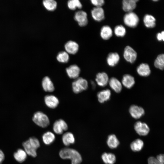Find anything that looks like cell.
<instances>
[{
	"mask_svg": "<svg viewBox=\"0 0 164 164\" xmlns=\"http://www.w3.org/2000/svg\"><path fill=\"white\" fill-rule=\"evenodd\" d=\"M138 0H124L122 1V9L125 12H132L136 6Z\"/></svg>",
	"mask_w": 164,
	"mask_h": 164,
	"instance_id": "2e32d148",
	"label": "cell"
},
{
	"mask_svg": "<svg viewBox=\"0 0 164 164\" xmlns=\"http://www.w3.org/2000/svg\"><path fill=\"white\" fill-rule=\"evenodd\" d=\"M32 120L37 125L43 128L47 127L50 124V121L47 116L41 111L37 112L34 114Z\"/></svg>",
	"mask_w": 164,
	"mask_h": 164,
	"instance_id": "3957f363",
	"label": "cell"
},
{
	"mask_svg": "<svg viewBox=\"0 0 164 164\" xmlns=\"http://www.w3.org/2000/svg\"><path fill=\"white\" fill-rule=\"evenodd\" d=\"M122 83L125 87L130 88L134 85L135 80L132 76L126 74L123 76L122 80Z\"/></svg>",
	"mask_w": 164,
	"mask_h": 164,
	"instance_id": "603a6c76",
	"label": "cell"
},
{
	"mask_svg": "<svg viewBox=\"0 0 164 164\" xmlns=\"http://www.w3.org/2000/svg\"><path fill=\"white\" fill-rule=\"evenodd\" d=\"M154 65L155 67L160 70H163L164 67V55L161 54L159 55L155 59Z\"/></svg>",
	"mask_w": 164,
	"mask_h": 164,
	"instance_id": "d6a6232c",
	"label": "cell"
},
{
	"mask_svg": "<svg viewBox=\"0 0 164 164\" xmlns=\"http://www.w3.org/2000/svg\"><path fill=\"white\" fill-rule=\"evenodd\" d=\"M120 60V56L116 52L110 53L107 58V62L110 66L113 67L116 66Z\"/></svg>",
	"mask_w": 164,
	"mask_h": 164,
	"instance_id": "d6986e66",
	"label": "cell"
},
{
	"mask_svg": "<svg viewBox=\"0 0 164 164\" xmlns=\"http://www.w3.org/2000/svg\"><path fill=\"white\" fill-rule=\"evenodd\" d=\"M91 4L95 6V7H101L104 3V0H91Z\"/></svg>",
	"mask_w": 164,
	"mask_h": 164,
	"instance_id": "d590c367",
	"label": "cell"
},
{
	"mask_svg": "<svg viewBox=\"0 0 164 164\" xmlns=\"http://www.w3.org/2000/svg\"><path fill=\"white\" fill-rule=\"evenodd\" d=\"M72 86L73 92L78 94L87 89L88 83L85 79L79 77L73 82Z\"/></svg>",
	"mask_w": 164,
	"mask_h": 164,
	"instance_id": "277c9868",
	"label": "cell"
},
{
	"mask_svg": "<svg viewBox=\"0 0 164 164\" xmlns=\"http://www.w3.org/2000/svg\"><path fill=\"white\" fill-rule=\"evenodd\" d=\"M55 136L52 132L48 131L43 135L42 140L43 143L46 145H50L54 141Z\"/></svg>",
	"mask_w": 164,
	"mask_h": 164,
	"instance_id": "f1b7e54d",
	"label": "cell"
},
{
	"mask_svg": "<svg viewBox=\"0 0 164 164\" xmlns=\"http://www.w3.org/2000/svg\"><path fill=\"white\" fill-rule=\"evenodd\" d=\"M66 71L69 77L71 79H76L79 77L80 70L77 65H70L66 68Z\"/></svg>",
	"mask_w": 164,
	"mask_h": 164,
	"instance_id": "30bf717a",
	"label": "cell"
},
{
	"mask_svg": "<svg viewBox=\"0 0 164 164\" xmlns=\"http://www.w3.org/2000/svg\"><path fill=\"white\" fill-rule=\"evenodd\" d=\"M74 18L80 27L85 26L88 23L87 14L84 11L79 10L76 12L74 14Z\"/></svg>",
	"mask_w": 164,
	"mask_h": 164,
	"instance_id": "52a82bcc",
	"label": "cell"
},
{
	"mask_svg": "<svg viewBox=\"0 0 164 164\" xmlns=\"http://www.w3.org/2000/svg\"><path fill=\"white\" fill-rule=\"evenodd\" d=\"M138 74L142 77H147L151 73V70L149 65L146 63H142L137 68Z\"/></svg>",
	"mask_w": 164,
	"mask_h": 164,
	"instance_id": "ac0fdd59",
	"label": "cell"
},
{
	"mask_svg": "<svg viewBox=\"0 0 164 164\" xmlns=\"http://www.w3.org/2000/svg\"><path fill=\"white\" fill-rule=\"evenodd\" d=\"M63 144L66 146H68L74 143L75 139L73 134L70 132H67L64 133L62 138Z\"/></svg>",
	"mask_w": 164,
	"mask_h": 164,
	"instance_id": "cb8c5ba5",
	"label": "cell"
},
{
	"mask_svg": "<svg viewBox=\"0 0 164 164\" xmlns=\"http://www.w3.org/2000/svg\"><path fill=\"white\" fill-rule=\"evenodd\" d=\"M113 32L111 28L109 26L105 25L102 27L101 29L100 35L103 39L107 40L112 36Z\"/></svg>",
	"mask_w": 164,
	"mask_h": 164,
	"instance_id": "44dd1931",
	"label": "cell"
},
{
	"mask_svg": "<svg viewBox=\"0 0 164 164\" xmlns=\"http://www.w3.org/2000/svg\"><path fill=\"white\" fill-rule=\"evenodd\" d=\"M109 85L111 88L116 93L120 92L122 88L121 83L116 78L111 77L109 80Z\"/></svg>",
	"mask_w": 164,
	"mask_h": 164,
	"instance_id": "ffe728a7",
	"label": "cell"
},
{
	"mask_svg": "<svg viewBox=\"0 0 164 164\" xmlns=\"http://www.w3.org/2000/svg\"><path fill=\"white\" fill-rule=\"evenodd\" d=\"M144 143L143 141L139 138L133 141L131 144L130 147L132 150L134 152L141 151L143 148Z\"/></svg>",
	"mask_w": 164,
	"mask_h": 164,
	"instance_id": "f546056e",
	"label": "cell"
},
{
	"mask_svg": "<svg viewBox=\"0 0 164 164\" xmlns=\"http://www.w3.org/2000/svg\"><path fill=\"white\" fill-rule=\"evenodd\" d=\"M64 48L68 54H75L78 51L79 46L76 42L69 40L65 44Z\"/></svg>",
	"mask_w": 164,
	"mask_h": 164,
	"instance_id": "7c38bea8",
	"label": "cell"
},
{
	"mask_svg": "<svg viewBox=\"0 0 164 164\" xmlns=\"http://www.w3.org/2000/svg\"><path fill=\"white\" fill-rule=\"evenodd\" d=\"M148 164H163L160 162L156 158L153 156L149 157L148 159Z\"/></svg>",
	"mask_w": 164,
	"mask_h": 164,
	"instance_id": "8d00e7d4",
	"label": "cell"
},
{
	"mask_svg": "<svg viewBox=\"0 0 164 164\" xmlns=\"http://www.w3.org/2000/svg\"><path fill=\"white\" fill-rule=\"evenodd\" d=\"M67 5L68 8L72 10H75L76 9H81L82 5L79 0H70L67 2Z\"/></svg>",
	"mask_w": 164,
	"mask_h": 164,
	"instance_id": "836d02e7",
	"label": "cell"
},
{
	"mask_svg": "<svg viewBox=\"0 0 164 164\" xmlns=\"http://www.w3.org/2000/svg\"><path fill=\"white\" fill-rule=\"evenodd\" d=\"M59 155L63 159H70L71 164H80L82 161L80 153L76 150L70 148H66L61 149Z\"/></svg>",
	"mask_w": 164,
	"mask_h": 164,
	"instance_id": "6da1fadb",
	"label": "cell"
},
{
	"mask_svg": "<svg viewBox=\"0 0 164 164\" xmlns=\"http://www.w3.org/2000/svg\"><path fill=\"white\" fill-rule=\"evenodd\" d=\"M91 83L93 87L94 88H95V85L94 82L92 81Z\"/></svg>",
	"mask_w": 164,
	"mask_h": 164,
	"instance_id": "60d3db41",
	"label": "cell"
},
{
	"mask_svg": "<svg viewBox=\"0 0 164 164\" xmlns=\"http://www.w3.org/2000/svg\"><path fill=\"white\" fill-rule=\"evenodd\" d=\"M92 17L95 21L100 22L104 18V11L101 7H95L91 11Z\"/></svg>",
	"mask_w": 164,
	"mask_h": 164,
	"instance_id": "5bb4252c",
	"label": "cell"
},
{
	"mask_svg": "<svg viewBox=\"0 0 164 164\" xmlns=\"http://www.w3.org/2000/svg\"><path fill=\"white\" fill-rule=\"evenodd\" d=\"M57 60L59 62L63 63H67L69 60V56L65 51H62L59 52L56 57Z\"/></svg>",
	"mask_w": 164,
	"mask_h": 164,
	"instance_id": "1f68e13d",
	"label": "cell"
},
{
	"mask_svg": "<svg viewBox=\"0 0 164 164\" xmlns=\"http://www.w3.org/2000/svg\"><path fill=\"white\" fill-rule=\"evenodd\" d=\"M44 101L46 105L49 108L54 109L57 107L59 101L58 98L53 95H48L44 97Z\"/></svg>",
	"mask_w": 164,
	"mask_h": 164,
	"instance_id": "4fadbf2b",
	"label": "cell"
},
{
	"mask_svg": "<svg viewBox=\"0 0 164 164\" xmlns=\"http://www.w3.org/2000/svg\"><path fill=\"white\" fill-rule=\"evenodd\" d=\"M156 20L152 15H145L143 18V22L145 26L148 28H152L155 27L156 25Z\"/></svg>",
	"mask_w": 164,
	"mask_h": 164,
	"instance_id": "83f0119b",
	"label": "cell"
},
{
	"mask_svg": "<svg viewBox=\"0 0 164 164\" xmlns=\"http://www.w3.org/2000/svg\"><path fill=\"white\" fill-rule=\"evenodd\" d=\"M24 150L27 155L33 157L37 155V150L40 146V143L38 139L32 137L29 138L22 144Z\"/></svg>",
	"mask_w": 164,
	"mask_h": 164,
	"instance_id": "7a4b0ae2",
	"label": "cell"
},
{
	"mask_svg": "<svg viewBox=\"0 0 164 164\" xmlns=\"http://www.w3.org/2000/svg\"><path fill=\"white\" fill-rule=\"evenodd\" d=\"M107 143L111 149L117 148L119 144V141L115 135L111 134L108 136L107 140Z\"/></svg>",
	"mask_w": 164,
	"mask_h": 164,
	"instance_id": "484cf974",
	"label": "cell"
},
{
	"mask_svg": "<svg viewBox=\"0 0 164 164\" xmlns=\"http://www.w3.org/2000/svg\"><path fill=\"white\" fill-rule=\"evenodd\" d=\"M156 158L160 162L164 164V157L163 154H160L157 155Z\"/></svg>",
	"mask_w": 164,
	"mask_h": 164,
	"instance_id": "f35d334b",
	"label": "cell"
},
{
	"mask_svg": "<svg viewBox=\"0 0 164 164\" xmlns=\"http://www.w3.org/2000/svg\"><path fill=\"white\" fill-rule=\"evenodd\" d=\"M43 3L45 8L50 11L55 10L57 7V2L54 0H45Z\"/></svg>",
	"mask_w": 164,
	"mask_h": 164,
	"instance_id": "4dcf8cb0",
	"label": "cell"
},
{
	"mask_svg": "<svg viewBox=\"0 0 164 164\" xmlns=\"http://www.w3.org/2000/svg\"><path fill=\"white\" fill-rule=\"evenodd\" d=\"M68 126L66 122L63 119H59L54 122L53 130L54 132L57 134H61L68 129Z\"/></svg>",
	"mask_w": 164,
	"mask_h": 164,
	"instance_id": "ba28073f",
	"label": "cell"
},
{
	"mask_svg": "<svg viewBox=\"0 0 164 164\" xmlns=\"http://www.w3.org/2000/svg\"><path fill=\"white\" fill-rule=\"evenodd\" d=\"M129 112L132 117L136 119L140 118L145 114V111L142 108L135 105L130 106Z\"/></svg>",
	"mask_w": 164,
	"mask_h": 164,
	"instance_id": "8fae6325",
	"label": "cell"
},
{
	"mask_svg": "<svg viewBox=\"0 0 164 164\" xmlns=\"http://www.w3.org/2000/svg\"><path fill=\"white\" fill-rule=\"evenodd\" d=\"M95 80L98 85L103 87L107 84L109 80L107 74L102 72L99 73L96 75Z\"/></svg>",
	"mask_w": 164,
	"mask_h": 164,
	"instance_id": "9a60e30c",
	"label": "cell"
},
{
	"mask_svg": "<svg viewBox=\"0 0 164 164\" xmlns=\"http://www.w3.org/2000/svg\"><path fill=\"white\" fill-rule=\"evenodd\" d=\"M134 129L136 133L140 136L147 135L150 131L148 125L144 122L138 121L135 124Z\"/></svg>",
	"mask_w": 164,
	"mask_h": 164,
	"instance_id": "9c48e42d",
	"label": "cell"
},
{
	"mask_svg": "<svg viewBox=\"0 0 164 164\" xmlns=\"http://www.w3.org/2000/svg\"><path fill=\"white\" fill-rule=\"evenodd\" d=\"M114 32L116 36L123 37L125 35L126 30L124 26L121 25H119L115 27Z\"/></svg>",
	"mask_w": 164,
	"mask_h": 164,
	"instance_id": "e575fe53",
	"label": "cell"
},
{
	"mask_svg": "<svg viewBox=\"0 0 164 164\" xmlns=\"http://www.w3.org/2000/svg\"><path fill=\"white\" fill-rule=\"evenodd\" d=\"M156 38L159 41H161L162 40L163 41L164 40V32L163 31H162L161 33H158L156 35Z\"/></svg>",
	"mask_w": 164,
	"mask_h": 164,
	"instance_id": "74e56055",
	"label": "cell"
},
{
	"mask_svg": "<svg viewBox=\"0 0 164 164\" xmlns=\"http://www.w3.org/2000/svg\"><path fill=\"white\" fill-rule=\"evenodd\" d=\"M111 95V92L110 90L107 89L101 91L97 94L98 101L100 103H103L110 99Z\"/></svg>",
	"mask_w": 164,
	"mask_h": 164,
	"instance_id": "7402d4cb",
	"label": "cell"
},
{
	"mask_svg": "<svg viewBox=\"0 0 164 164\" xmlns=\"http://www.w3.org/2000/svg\"><path fill=\"white\" fill-rule=\"evenodd\" d=\"M101 159L106 164H114L116 160L115 155L111 153L104 152L101 155Z\"/></svg>",
	"mask_w": 164,
	"mask_h": 164,
	"instance_id": "4316f807",
	"label": "cell"
},
{
	"mask_svg": "<svg viewBox=\"0 0 164 164\" xmlns=\"http://www.w3.org/2000/svg\"><path fill=\"white\" fill-rule=\"evenodd\" d=\"M27 154L22 149H19L13 154L15 159L18 162L22 163L25 161L27 157Z\"/></svg>",
	"mask_w": 164,
	"mask_h": 164,
	"instance_id": "d4e9b609",
	"label": "cell"
},
{
	"mask_svg": "<svg viewBox=\"0 0 164 164\" xmlns=\"http://www.w3.org/2000/svg\"><path fill=\"white\" fill-rule=\"evenodd\" d=\"M123 56L126 61L131 63H133L136 59L137 53L132 47L128 46L124 49Z\"/></svg>",
	"mask_w": 164,
	"mask_h": 164,
	"instance_id": "8992f818",
	"label": "cell"
},
{
	"mask_svg": "<svg viewBox=\"0 0 164 164\" xmlns=\"http://www.w3.org/2000/svg\"><path fill=\"white\" fill-rule=\"evenodd\" d=\"M5 158V154L0 149V164H1L4 160Z\"/></svg>",
	"mask_w": 164,
	"mask_h": 164,
	"instance_id": "ab89813d",
	"label": "cell"
},
{
	"mask_svg": "<svg viewBox=\"0 0 164 164\" xmlns=\"http://www.w3.org/2000/svg\"><path fill=\"white\" fill-rule=\"evenodd\" d=\"M158 0H153V1L154 2H157V1H158Z\"/></svg>",
	"mask_w": 164,
	"mask_h": 164,
	"instance_id": "b9f144b4",
	"label": "cell"
},
{
	"mask_svg": "<svg viewBox=\"0 0 164 164\" xmlns=\"http://www.w3.org/2000/svg\"><path fill=\"white\" fill-rule=\"evenodd\" d=\"M42 86L44 90L47 92H52L55 90L54 84L49 77L46 76L43 79Z\"/></svg>",
	"mask_w": 164,
	"mask_h": 164,
	"instance_id": "e0dca14e",
	"label": "cell"
},
{
	"mask_svg": "<svg viewBox=\"0 0 164 164\" xmlns=\"http://www.w3.org/2000/svg\"><path fill=\"white\" fill-rule=\"evenodd\" d=\"M123 21L124 23L127 26L135 28L138 25L139 19L135 13L132 12H128L125 15Z\"/></svg>",
	"mask_w": 164,
	"mask_h": 164,
	"instance_id": "5b68a950",
	"label": "cell"
}]
</instances>
